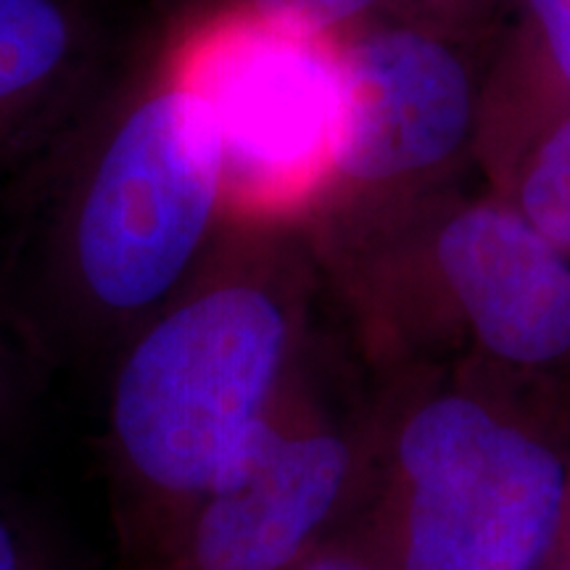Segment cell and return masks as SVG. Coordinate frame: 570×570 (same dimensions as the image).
I'll return each instance as SVG.
<instances>
[{"label":"cell","mask_w":570,"mask_h":570,"mask_svg":"<svg viewBox=\"0 0 570 570\" xmlns=\"http://www.w3.org/2000/svg\"><path fill=\"white\" fill-rule=\"evenodd\" d=\"M30 183L32 298L77 341L125 344L194 281L225 223L217 130L164 53L92 106Z\"/></svg>","instance_id":"1"},{"label":"cell","mask_w":570,"mask_h":570,"mask_svg":"<svg viewBox=\"0 0 570 570\" xmlns=\"http://www.w3.org/2000/svg\"><path fill=\"white\" fill-rule=\"evenodd\" d=\"M267 256L217 248L122 344L109 462L125 537L154 558L291 386L296 304Z\"/></svg>","instance_id":"2"},{"label":"cell","mask_w":570,"mask_h":570,"mask_svg":"<svg viewBox=\"0 0 570 570\" xmlns=\"http://www.w3.org/2000/svg\"><path fill=\"white\" fill-rule=\"evenodd\" d=\"M568 462L468 394L428 399L394 439L373 508L338 529L381 570H544Z\"/></svg>","instance_id":"3"},{"label":"cell","mask_w":570,"mask_h":570,"mask_svg":"<svg viewBox=\"0 0 570 570\" xmlns=\"http://www.w3.org/2000/svg\"><path fill=\"white\" fill-rule=\"evenodd\" d=\"M161 53L217 130L225 223L275 225L312 209L336 154L338 42L273 24L233 0L185 21Z\"/></svg>","instance_id":"4"},{"label":"cell","mask_w":570,"mask_h":570,"mask_svg":"<svg viewBox=\"0 0 570 570\" xmlns=\"http://www.w3.org/2000/svg\"><path fill=\"white\" fill-rule=\"evenodd\" d=\"M356 473L352 439L288 386L146 568L291 570L338 531Z\"/></svg>","instance_id":"5"},{"label":"cell","mask_w":570,"mask_h":570,"mask_svg":"<svg viewBox=\"0 0 570 570\" xmlns=\"http://www.w3.org/2000/svg\"><path fill=\"white\" fill-rule=\"evenodd\" d=\"M338 69L336 154L315 206L407 180L460 151L473 125V85L444 40L367 24L338 42Z\"/></svg>","instance_id":"6"},{"label":"cell","mask_w":570,"mask_h":570,"mask_svg":"<svg viewBox=\"0 0 570 570\" xmlns=\"http://www.w3.org/2000/svg\"><path fill=\"white\" fill-rule=\"evenodd\" d=\"M436 267L483 352L539 370L570 356V256L518 206L483 202L446 219Z\"/></svg>","instance_id":"7"},{"label":"cell","mask_w":570,"mask_h":570,"mask_svg":"<svg viewBox=\"0 0 570 570\" xmlns=\"http://www.w3.org/2000/svg\"><path fill=\"white\" fill-rule=\"evenodd\" d=\"M96 71L80 0H0V173L32 175L82 125Z\"/></svg>","instance_id":"8"},{"label":"cell","mask_w":570,"mask_h":570,"mask_svg":"<svg viewBox=\"0 0 570 570\" xmlns=\"http://www.w3.org/2000/svg\"><path fill=\"white\" fill-rule=\"evenodd\" d=\"M515 206L547 240L570 256V114L533 148Z\"/></svg>","instance_id":"9"},{"label":"cell","mask_w":570,"mask_h":570,"mask_svg":"<svg viewBox=\"0 0 570 570\" xmlns=\"http://www.w3.org/2000/svg\"><path fill=\"white\" fill-rule=\"evenodd\" d=\"M256 17L288 30L341 42L367 27L381 0H238Z\"/></svg>","instance_id":"10"},{"label":"cell","mask_w":570,"mask_h":570,"mask_svg":"<svg viewBox=\"0 0 570 570\" xmlns=\"http://www.w3.org/2000/svg\"><path fill=\"white\" fill-rule=\"evenodd\" d=\"M0 570H61L40 525L6 502H0Z\"/></svg>","instance_id":"11"},{"label":"cell","mask_w":570,"mask_h":570,"mask_svg":"<svg viewBox=\"0 0 570 570\" xmlns=\"http://www.w3.org/2000/svg\"><path fill=\"white\" fill-rule=\"evenodd\" d=\"M541 46L570 88V0H523Z\"/></svg>","instance_id":"12"},{"label":"cell","mask_w":570,"mask_h":570,"mask_svg":"<svg viewBox=\"0 0 570 570\" xmlns=\"http://www.w3.org/2000/svg\"><path fill=\"white\" fill-rule=\"evenodd\" d=\"M291 570H381L352 539L336 531L331 539L320 541Z\"/></svg>","instance_id":"13"},{"label":"cell","mask_w":570,"mask_h":570,"mask_svg":"<svg viewBox=\"0 0 570 570\" xmlns=\"http://www.w3.org/2000/svg\"><path fill=\"white\" fill-rule=\"evenodd\" d=\"M568 560H570V462H568V483H566V502H562L560 531H558V539H554V547H552V554H550V562H547V568L562 566V562H568Z\"/></svg>","instance_id":"14"},{"label":"cell","mask_w":570,"mask_h":570,"mask_svg":"<svg viewBox=\"0 0 570 570\" xmlns=\"http://www.w3.org/2000/svg\"><path fill=\"white\" fill-rule=\"evenodd\" d=\"M13 394V360L6 352L3 338H0V415L9 407Z\"/></svg>","instance_id":"15"},{"label":"cell","mask_w":570,"mask_h":570,"mask_svg":"<svg viewBox=\"0 0 570 570\" xmlns=\"http://www.w3.org/2000/svg\"><path fill=\"white\" fill-rule=\"evenodd\" d=\"M547 570H570V560L562 562V566H554V568H547Z\"/></svg>","instance_id":"16"},{"label":"cell","mask_w":570,"mask_h":570,"mask_svg":"<svg viewBox=\"0 0 570 570\" xmlns=\"http://www.w3.org/2000/svg\"><path fill=\"white\" fill-rule=\"evenodd\" d=\"M431 3H465V0H431Z\"/></svg>","instance_id":"17"}]
</instances>
